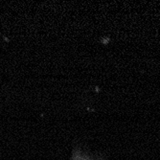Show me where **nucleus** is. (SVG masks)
Returning <instances> with one entry per match:
<instances>
[]
</instances>
